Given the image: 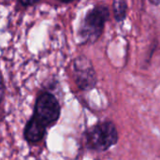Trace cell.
I'll return each instance as SVG.
<instances>
[{"instance_id": "6da1fadb", "label": "cell", "mask_w": 160, "mask_h": 160, "mask_svg": "<svg viewBox=\"0 0 160 160\" xmlns=\"http://www.w3.org/2000/svg\"><path fill=\"white\" fill-rule=\"evenodd\" d=\"M110 18L107 5L98 4L90 8L82 18L78 29V38L81 44H94L103 34L105 24Z\"/></svg>"}, {"instance_id": "7a4b0ae2", "label": "cell", "mask_w": 160, "mask_h": 160, "mask_svg": "<svg viewBox=\"0 0 160 160\" xmlns=\"http://www.w3.org/2000/svg\"><path fill=\"white\" fill-rule=\"evenodd\" d=\"M84 138L90 150L105 152L118 142L119 134L113 122L102 121L88 128L84 133Z\"/></svg>"}, {"instance_id": "3957f363", "label": "cell", "mask_w": 160, "mask_h": 160, "mask_svg": "<svg viewBox=\"0 0 160 160\" xmlns=\"http://www.w3.org/2000/svg\"><path fill=\"white\" fill-rule=\"evenodd\" d=\"M60 114L61 107L55 96L48 91L40 92L37 97L32 116L48 128L57 123Z\"/></svg>"}, {"instance_id": "277c9868", "label": "cell", "mask_w": 160, "mask_h": 160, "mask_svg": "<svg viewBox=\"0 0 160 160\" xmlns=\"http://www.w3.org/2000/svg\"><path fill=\"white\" fill-rule=\"evenodd\" d=\"M73 70L75 83L80 90L89 91L96 87L98 78L90 59L84 55H79L73 61Z\"/></svg>"}, {"instance_id": "5b68a950", "label": "cell", "mask_w": 160, "mask_h": 160, "mask_svg": "<svg viewBox=\"0 0 160 160\" xmlns=\"http://www.w3.org/2000/svg\"><path fill=\"white\" fill-rule=\"evenodd\" d=\"M46 130L47 128L44 125L38 122L35 117L31 116L23 128V138L28 143L35 144L44 138Z\"/></svg>"}, {"instance_id": "8992f818", "label": "cell", "mask_w": 160, "mask_h": 160, "mask_svg": "<svg viewBox=\"0 0 160 160\" xmlns=\"http://www.w3.org/2000/svg\"><path fill=\"white\" fill-rule=\"evenodd\" d=\"M112 12L114 19L121 22L127 18L128 4L126 0H113L112 1Z\"/></svg>"}, {"instance_id": "52a82bcc", "label": "cell", "mask_w": 160, "mask_h": 160, "mask_svg": "<svg viewBox=\"0 0 160 160\" xmlns=\"http://www.w3.org/2000/svg\"><path fill=\"white\" fill-rule=\"evenodd\" d=\"M20 3L24 6V7H30V6H34L36 4H38V2H40V0H19Z\"/></svg>"}, {"instance_id": "ba28073f", "label": "cell", "mask_w": 160, "mask_h": 160, "mask_svg": "<svg viewBox=\"0 0 160 160\" xmlns=\"http://www.w3.org/2000/svg\"><path fill=\"white\" fill-rule=\"evenodd\" d=\"M58 1H60V2H62V3H71V2H74V1H76V0H58Z\"/></svg>"}, {"instance_id": "9c48e42d", "label": "cell", "mask_w": 160, "mask_h": 160, "mask_svg": "<svg viewBox=\"0 0 160 160\" xmlns=\"http://www.w3.org/2000/svg\"><path fill=\"white\" fill-rule=\"evenodd\" d=\"M151 1H153V0H151Z\"/></svg>"}]
</instances>
